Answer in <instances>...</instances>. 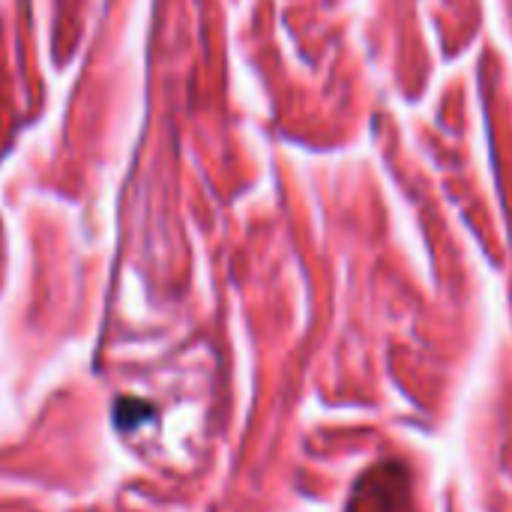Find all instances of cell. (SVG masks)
<instances>
[{"label":"cell","instance_id":"1","mask_svg":"<svg viewBox=\"0 0 512 512\" xmlns=\"http://www.w3.org/2000/svg\"><path fill=\"white\" fill-rule=\"evenodd\" d=\"M150 414V408L147 405H141V402H132V399H123V402H117L114 405V423L120 426V429H132V426H138L141 423V417H147Z\"/></svg>","mask_w":512,"mask_h":512}]
</instances>
